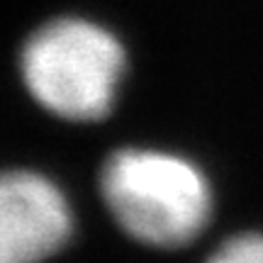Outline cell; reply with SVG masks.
Returning <instances> with one entry per match:
<instances>
[{
    "mask_svg": "<svg viewBox=\"0 0 263 263\" xmlns=\"http://www.w3.org/2000/svg\"><path fill=\"white\" fill-rule=\"evenodd\" d=\"M100 193L115 222L154 249L190 244L212 219L207 176L197 163L171 151H115L100 171Z\"/></svg>",
    "mask_w": 263,
    "mask_h": 263,
    "instance_id": "obj_1",
    "label": "cell"
},
{
    "mask_svg": "<svg viewBox=\"0 0 263 263\" xmlns=\"http://www.w3.org/2000/svg\"><path fill=\"white\" fill-rule=\"evenodd\" d=\"M20 68L29 95L44 110L71 122H98L117 100L127 57L105 27L61 17L27 39Z\"/></svg>",
    "mask_w": 263,
    "mask_h": 263,
    "instance_id": "obj_2",
    "label": "cell"
},
{
    "mask_svg": "<svg viewBox=\"0 0 263 263\" xmlns=\"http://www.w3.org/2000/svg\"><path fill=\"white\" fill-rule=\"evenodd\" d=\"M207 263H263V234L246 232L227 239Z\"/></svg>",
    "mask_w": 263,
    "mask_h": 263,
    "instance_id": "obj_4",
    "label": "cell"
},
{
    "mask_svg": "<svg viewBox=\"0 0 263 263\" xmlns=\"http://www.w3.org/2000/svg\"><path fill=\"white\" fill-rule=\"evenodd\" d=\"M73 207L44 173L0 171V263H44L73 236Z\"/></svg>",
    "mask_w": 263,
    "mask_h": 263,
    "instance_id": "obj_3",
    "label": "cell"
}]
</instances>
